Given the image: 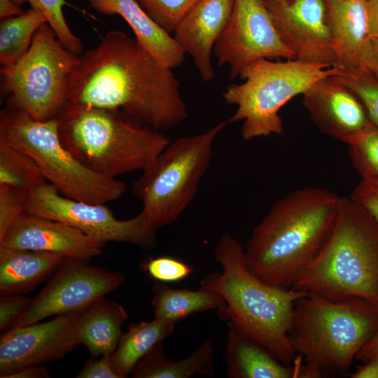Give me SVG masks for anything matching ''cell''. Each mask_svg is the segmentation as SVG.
I'll return each instance as SVG.
<instances>
[{
  "mask_svg": "<svg viewBox=\"0 0 378 378\" xmlns=\"http://www.w3.org/2000/svg\"><path fill=\"white\" fill-rule=\"evenodd\" d=\"M340 201L332 191L318 187L277 200L244 248L250 271L269 284L292 288L330 233Z\"/></svg>",
  "mask_w": 378,
  "mask_h": 378,
  "instance_id": "cell-2",
  "label": "cell"
},
{
  "mask_svg": "<svg viewBox=\"0 0 378 378\" xmlns=\"http://www.w3.org/2000/svg\"><path fill=\"white\" fill-rule=\"evenodd\" d=\"M104 246L74 227L27 211L0 238V246L58 253L87 262L101 255Z\"/></svg>",
  "mask_w": 378,
  "mask_h": 378,
  "instance_id": "cell-16",
  "label": "cell"
},
{
  "mask_svg": "<svg viewBox=\"0 0 378 378\" xmlns=\"http://www.w3.org/2000/svg\"><path fill=\"white\" fill-rule=\"evenodd\" d=\"M234 0H202L178 22L173 38L189 54L204 82L211 80L214 70L211 54L231 15Z\"/></svg>",
  "mask_w": 378,
  "mask_h": 378,
  "instance_id": "cell-18",
  "label": "cell"
},
{
  "mask_svg": "<svg viewBox=\"0 0 378 378\" xmlns=\"http://www.w3.org/2000/svg\"><path fill=\"white\" fill-rule=\"evenodd\" d=\"M214 52L218 66H229L230 79L260 59H294L278 33L265 0H234Z\"/></svg>",
  "mask_w": 378,
  "mask_h": 378,
  "instance_id": "cell-13",
  "label": "cell"
},
{
  "mask_svg": "<svg viewBox=\"0 0 378 378\" xmlns=\"http://www.w3.org/2000/svg\"><path fill=\"white\" fill-rule=\"evenodd\" d=\"M12 1L19 6L27 3L31 8L39 10L45 15L47 23L66 48L78 55L83 53V42L71 31L64 15L63 8L66 4L65 0Z\"/></svg>",
  "mask_w": 378,
  "mask_h": 378,
  "instance_id": "cell-30",
  "label": "cell"
},
{
  "mask_svg": "<svg viewBox=\"0 0 378 378\" xmlns=\"http://www.w3.org/2000/svg\"><path fill=\"white\" fill-rule=\"evenodd\" d=\"M228 378L302 377V363L288 366L265 346L228 321L225 354Z\"/></svg>",
  "mask_w": 378,
  "mask_h": 378,
  "instance_id": "cell-21",
  "label": "cell"
},
{
  "mask_svg": "<svg viewBox=\"0 0 378 378\" xmlns=\"http://www.w3.org/2000/svg\"><path fill=\"white\" fill-rule=\"evenodd\" d=\"M97 12L120 16L139 43L162 65L173 69L181 66L185 54L171 34L157 24L137 0H88Z\"/></svg>",
  "mask_w": 378,
  "mask_h": 378,
  "instance_id": "cell-19",
  "label": "cell"
},
{
  "mask_svg": "<svg viewBox=\"0 0 378 378\" xmlns=\"http://www.w3.org/2000/svg\"><path fill=\"white\" fill-rule=\"evenodd\" d=\"M142 269L153 279L162 282L181 281L194 272L189 265L169 256L149 258L142 264Z\"/></svg>",
  "mask_w": 378,
  "mask_h": 378,
  "instance_id": "cell-34",
  "label": "cell"
},
{
  "mask_svg": "<svg viewBox=\"0 0 378 378\" xmlns=\"http://www.w3.org/2000/svg\"><path fill=\"white\" fill-rule=\"evenodd\" d=\"M278 1L286 3V4H290L293 2L295 0H278Z\"/></svg>",
  "mask_w": 378,
  "mask_h": 378,
  "instance_id": "cell-44",
  "label": "cell"
},
{
  "mask_svg": "<svg viewBox=\"0 0 378 378\" xmlns=\"http://www.w3.org/2000/svg\"><path fill=\"white\" fill-rule=\"evenodd\" d=\"M34 298L3 295L0 298V330L5 332L27 309Z\"/></svg>",
  "mask_w": 378,
  "mask_h": 378,
  "instance_id": "cell-36",
  "label": "cell"
},
{
  "mask_svg": "<svg viewBox=\"0 0 378 378\" xmlns=\"http://www.w3.org/2000/svg\"><path fill=\"white\" fill-rule=\"evenodd\" d=\"M228 124L221 121L204 132L171 141L134 183L140 213L157 230L175 222L192 202L211 163L214 143Z\"/></svg>",
  "mask_w": 378,
  "mask_h": 378,
  "instance_id": "cell-9",
  "label": "cell"
},
{
  "mask_svg": "<svg viewBox=\"0 0 378 378\" xmlns=\"http://www.w3.org/2000/svg\"><path fill=\"white\" fill-rule=\"evenodd\" d=\"M378 358V328L358 353L356 360L365 363Z\"/></svg>",
  "mask_w": 378,
  "mask_h": 378,
  "instance_id": "cell-39",
  "label": "cell"
},
{
  "mask_svg": "<svg viewBox=\"0 0 378 378\" xmlns=\"http://www.w3.org/2000/svg\"><path fill=\"white\" fill-rule=\"evenodd\" d=\"M214 258L223 267L200 281L202 288L220 295L225 308L217 312L265 346L281 363L291 366L300 360L288 339L296 302L307 293L269 284L248 269L244 248L230 234L218 241Z\"/></svg>",
  "mask_w": 378,
  "mask_h": 378,
  "instance_id": "cell-3",
  "label": "cell"
},
{
  "mask_svg": "<svg viewBox=\"0 0 378 378\" xmlns=\"http://www.w3.org/2000/svg\"><path fill=\"white\" fill-rule=\"evenodd\" d=\"M62 255L0 246V293L27 292L54 273L64 261Z\"/></svg>",
  "mask_w": 378,
  "mask_h": 378,
  "instance_id": "cell-22",
  "label": "cell"
},
{
  "mask_svg": "<svg viewBox=\"0 0 378 378\" xmlns=\"http://www.w3.org/2000/svg\"><path fill=\"white\" fill-rule=\"evenodd\" d=\"M202 0H137L149 16L169 34Z\"/></svg>",
  "mask_w": 378,
  "mask_h": 378,
  "instance_id": "cell-32",
  "label": "cell"
},
{
  "mask_svg": "<svg viewBox=\"0 0 378 378\" xmlns=\"http://www.w3.org/2000/svg\"><path fill=\"white\" fill-rule=\"evenodd\" d=\"M214 348L206 340L184 359L174 361L167 358L162 343L155 345L134 368V378H190L200 375L211 377L214 374Z\"/></svg>",
  "mask_w": 378,
  "mask_h": 378,
  "instance_id": "cell-24",
  "label": "cell"
},
{
  "mask_svg": "<svg viewBox=\"0 0 378 378\" xmlns=\"http://www.w3.org/2000/svg\"><path fill=\"white\" fill-rule=\"evenodd\" d=\"M56 118L63 145L87 168L111 178L143 171L171 141L120 111L66 104Z\"/></svg>",
  "mask_w": 378,
  "mask_h": 378,
  "instance_id": "cell-6",
  "label": "cell"
},
{
  "mask_svg": "<svg viewBox=\"0 0 378 378\" xmlns=\"http://www.w3.org/2000/svg\"><path fill=\"white\" fill-rule=\"evenodd\" d=\"M123 274L65 258L27 309L10 328L23 327L52 316L82 312L120 286Z\"/></svg>",
  "mask_w": 378,
  "mask_h": 378,
  "instance_id": "cell-12",
  "label": "cell"
},
{
  "mask_svg": "<svg viewBox=\"0 0 378 378\" xmlns=\"http://www.w3.org/2000/svg\"><path fill=\"white\" fill-rule=\"evenodd\" d=\"M349 197L378 223V178H361Z\"/></svg>",
  "mask_w": 378,
  "mask_h": 378,
  "instance_id": "cell-35",
  "label": "cell"
},
{
  "mask_svg": "<svg viewBox=\"0 0 378 378\" xmlns=\"http://www.w3.org/2000/svg\"><path fill=\"white\" fill-rule=\"evenodd\" d=\"M347 145L352 164L361 178H378V128L370 124Z\"/></svg>",
  "mask_w": 378,
  "mask_h": 378,
  "instance_id": "cell-29",
  "label": "cell"
},
{
  "mask_svg": "<svg viewBox=\"0 0 378 378\" xmlns=\"http://www.w3.org/2000/svg\"><path fill=\"white\" fill-rule=\"evenodd\" d=\"M292 288L378 306V223L349 197H341L330 233Z\"/></svg>",
  "mask_w": 378,
  "mask_h": 378,
  "instance_id": "cell-5",
  "label": "cell"
},
{
  "mask_svg": "<svg viewBox=\"0 0 378 378\" xmlns=\"http://www.w3.org/2000/svg\"><path fill=\"white\" fill-rule=\"evenodd\" d=\"M81 312L10 328L0 339V377L28 366L64 357L78 346L76 324Z\"/></svg>",
  "mask_w": 378,
  "mask_h": 378,
  "instance_id": "cell-14",
  "label": "cell"
},
{
  "mask_svg": "<svg viewBox=\"0 0 378 378\" xmlns=\"http://www.w3.org/2000/svg\"><path fill=\"white\" fill-rule=\"evenodd\" d=\"M76 378H120L113 370L111 354H104L96 359L94 357L86 360Z\"/></svg>",
  "mask_w": 378,
  "mask_h": 378,
  "instance_id": "cell-37",
  "label": "cell"
},
{
  "mask_svg": "<svg viewBox=\"0 0 378 378\" xmlns=\"http://www.w3.org/2000/svg\"><path fill=\"white\" fill-rule=\"evenodd\" d=\"M172 70L135 38L110 31L97 46L79 55L66 104L120 111L159 131L171 130L188 117Z\"/></svg>",
  "mask_w": 378,
  "mask_h": 378,
  "instance_id": "cell-1",
  "label": "cell"
},
{
  "mask_svg": "<svg viewBox=\"0 0 378 378\" xmlns=\"http://www.w3.org/2000/svg\"><path fill=\"white\" fill-rule=\"evenodd\" d=\"M378 328V306L360 298L333 301L314 293L295 304L290 344L302 358V378L349 375L358 353Z\"/></svg>",
  "mask_w": 378,
  "mask_h": 378,
  "instance_id": "cell-4",
  "label": "cell"
},
{
  "mask_svg": "<svg viewBox=\"0 0 378 378\" xmlns=\"http://www.w3.org/2000/svg\"><path fill=\"white\" fill-rule=\"evenodd\" d=\"M50 183L30 195L27 212L74 227L106 244L124 242L145 248L156 245L157 229L140 213L127 220L117 219L105 204H94L61 195Z\"/></svg>",
  "mask_w": 378,
  "mask_h": 378,
  "instance_id": "cell-11",
  "label": "cell"
},
{
  "mask_svg": "<svg viewBox=\"0 0 378 378\" xmlns=\"http://www.w3.org/2000/svg\"><path fill=\"white\" fill-rule=\"evenodd\" d=\"M128 317L119 303L102 298L80 314L76 332L80 344L86 346L92 357L111 354L116 349L121 327Z\"/></svg>",
  "mask_w": 378,
  "mask_h": 378,
  "instance_id": "cell-23",
  "label": "cell"
},
{
  "mask_svg": "<svg viewBox=\"0 0 378 378\" xmlns=\"http://www.w3.org/2000/svg\"><path fill=\"white\" fill-rule=\"evenodd\" d=\"M50 372L45 367L34 365L24 368L7 377V378H47Z\"/></svg>",
  "mask_w": 378,
  "mask_h": 378,
  "instance_id": "cell-41",
  "label": "cell"
},
{
  "mask_svg": "<svg viewBox=\"0 0 378 378\" xmlns=\"http://www.w3.org/2000/svg\"><path fill=\"white\" fill-rule=\"evenodd\" d=\"M30 195L17 188L0 186V238L18 218L27 211Z\"/></svg>",
  "mask_w": 378,
  "mask_h": 378,
  "instance_id": "cell-33",
  "label": "cell"
},
{
  "mask_svg": "<svg viewBox=\"0 0 378 378\" xmlns=\"http://www.w3.org/2000/svg\"><path fill=\"white\" fill-rule=\"evenodd\" d=\"M265 1L278 33L295 59L336 66L324 0H295L290 4Z\"/></svg>",
  "mask_w": 378,
  "mask_h": 378,
  "instance_id": "cell-15",
  "label": "cell"
},
{
  "mask_svg": "<svg viewBox=\"0 0 378 378\" xmlns=\"http://www.w3.org/2000/svg\"><path fill=\"white\" fill-rule=\"evenodd\" d=\"M360 69L378 79V38L369 37L365 46L360 62Z\"/></svg>",
  "mask_w": 378,
  "mask_h": 378,
  "instance_id": "cell-38",
  "label": "cell"
},
{
  "mask_svg": "<svg viewBox=\"0 0 378 378\" xmlns=\"http://www.w3.org/2000/svg\"><path fill=\"white\" fill-rule=\"evenodd\" d=\"M349 375L351 378H378V358L357 365Z\"/></svg>",
  "mask_w": 378,
  "mask_h": 378,
  "instance_id": "cell-40",
  "label": "cell"
},
{
  "mask_svg": "<svg viewBox=\"0 0 378 378\" xmlns=\"http://www.w3.org/2000/svg\"><path fill=\"white\" fill-rule=\"evenodd\" d=\"M175 326L155 318L130 324L111 354L113 370L120 378L127 377L142 357L173 333Z\"/></svg>",
  "mask_w": 378,
  "mask_h": 378,
  "instance_id": "cell-26",
  "label": "cell"
},
{
  "mask_svg": "<svg viewBox=\"0 0 378 378\" xmlns=\"http://www.w3.org/2000/svg\"><path fill=\"white\" fill-rule=\"evenodd\" d=\"M47 183L35 160L24 152L0 141V186L31 193Z\"/></svg>",
  "mask_w": 378,
  "mask_h": 378,
  "instance_id": "cell-28",
  "label": "cell"
},
{
  "mask_svg": "<svg viewBox=\"0 0 378 378\" xmlns=\"http://www.w3.org/2000/svg\"><path fill=\"white\" fill-rule=\"evenodd\" d=\"M78 58L45 23L18 62L1 66V90L34 119L56 118L67 103L69 84Z\"/></svg>",
  "mask_w": 378,
  "mask_h": 378,
  "instance_id": "cell-10",
  "label": "cell"
},
{
  "mask_svg": "<svg viewBox=\"0 0 378 378\" xmlns=\"http://www.w3.org/2000/svg\"><path fill=\"white\" fill-rule=\"evenodd\" d=\"M334 76L312 85L302 94V104L322 133L348 144L372 123L360 100Z\"/></svg>",
  "mask_w": 378,
  "mask_h": 378,
  "instance_id": "cell-17",
  "label": "cell"
},
{
  "mask_svg": "<svg viewBox=\"0 0 378 378\" xmlns=\"http://www.w3.org/2000/svg\"><path fill=\"white\" fill-rule=\"evenodd\" d=\"M342 69L340 66L295 59L255 61L241 71L239 77L242 83L228 85L223 93L226 104L236 106L228 122H242L241 134L246 141L281 134L284 127L280 109L319 80L337 75Z\"/></svg>",
  "mask_w": 378,
  "mask_h": 378,
  "instance_id": "cell-8",
  "label": "cell"
},
{
  "mask_svg": "<svg viewBox=\"0 0 378 378\" xmlns=\"http://www.w3.org/2000/svg\"><path fill=\"white\" fill-rule=\"evenodd\" d=\"M24 11L12 0H0V19L20 15Z\"/></svg>",
  "mask_w": 378,
  "mask_h": 378,
  "instance_id": "cell-43",
  "label": "cell"
},
{
  "mask_svg": "<svg viewBox=\"0 0 378 378\" xmlns=\"http://www.w3.org/2000/svg\"><path fill=\"white\" fill-rule=\"evenodd\" d=\"M0 141L31 157L46 181L67 197L106 204L127 190L124 182L87 168L63 145L57 118L36 120L9 97L0 113Z\"/></svg>",
  "mask_w": 378,
  "mask_h": 378,
  "instance_id": "cell-7",
  "label": "cell"
},
{
  "mask_svg": "<svg viewBox=\"0 0 378 378\" xmlns=\"http://www.w3.org/2000/svg\"><path fill=\"white\" fill-rule=\"evenodd\" d=\"M368 35L378 38V0H368Z\"/></svg>",
  "mask_w": 378,
  "mask_h": 378,
  "instance_id": "cell-42",
  "label": "cell"
},
{
  "mask_svg": "<svg viewBox=\"0 0 378 378\" xmlns=\"http://www.w3.org/2000/svg\"><path fill=\"white\" fill-rule=\"evenodd\" d=\"M334 77L356 96L371 123L378 128V79L360 69H342Z\"/></svg>",
  "mask_w": 378,
  "mask_h": 378,
  "instance_id": "cell-31",
  "label": "cell"
},
{
  "mask_svg": "<svg viewBox=\"0 0 378 378\" xmlns=\"http://www.w3.org/2000/svg\"><path fill=\"white\" fill-rule=\"evenodd\" d=\"M336 57V66L360 69L369 38L368 0H324Z\"/></svg>",
  "mask_w": 378,
  "mask_h": 378,
  "instance_id": "cell-20",
  "label": "cell"
},
{
  "mask_svg": "<svg viewBox=\"0 0 378 378\" xmlns=\"http://www.w3.org/2000/svg\"><path fill=\"white\" fill-rule=\"evenodd\" d=\"M45 23V15L32 8L20 15L1 20V66H11L18 62L29 49L36 31Z\"/></svg>",
  "mask_w": 378,
  "mask_h": 378,
  "instance_id": "cell-27",
  "label": "cell"
},
{
  "mask_svg": "<svg viewBox=\"0 0 378 378\" xmlns=\"http://www.w3.org/2000/svg\"><path fill=\"white\" fill-rule=\"evenodd\" d=\"M152 290L154 318L163 323L176 325L193 314L209 309L218 312L226 307L220 295L202 287L198 290L173 289L156 283Z\"/></svg>",
  "mask_w": 378,
  "mask_h": 378,
  "instance_id": "cell-25",
  "label": "cell"
}]
</instances>
